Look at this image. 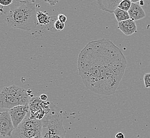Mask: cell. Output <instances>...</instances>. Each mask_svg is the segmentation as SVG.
<instances>
[{"label": "cell", "instance_id": "obj_1", "mask_svg": "<svg viewBox=\"0 0 150 138\" xmlns=\"http://www.w3.org/2000/svg\"><path fill=\"white\" fill-rule=\"evenodd\" d=\"M79 75L85 86L94 93L110 96L117 90L125 73L123 52L110 39L88 43L79 54Z\"/></svg>", "mask_w": 150, "mask_h": 138}, {"label": "cell", "instance_id": "obj_2", "mask_svg": "<svg viewBox=\"0 0 150 138\" xmlns=\"http://www.w3.org/2000/svg\"><path fill=\"white\" fill-rule=\"evenodd\" d=\"M36 13L35 1H13L6 21L9 27L29 31L37 26Z\"/></svg>", "mask_w": 150, "mask_h": 138}, {"label": "cell", "instance_id": "obj_3", "mask_svg": "<svg viewBox=\"0 0 150 138\" xmlns=\"http://www.w3.org/2000/svg\"><path fill=\"white\" fill-rule=\"evenodd\" d=\"M50 107V111L42 120V138H64L65 130L62 112L52 102Z\"/></svg>", "mask_w": 150, "mask_h": 138}, {"label": "cell", "instance_id": "obj_4", "mask_svg": "<svg viewBox=\"0 0 150 138\" xmlns=\"http://www.w3.org/2000/svg\"><path fill=\"white\" fill-rule=\"evenodd\" d=\"M30 95L24 88L13 84L3 88L0 92V107L11 109L20 105H28Z\"/></svg>", "mask_w": 150, "mask_h": 138}, {"label": "cell", "instance_id": "obj_5", "mask_svg": "<svg viewBox=\"0 0 150 138\" xmlns=\"http://www.w3.org/2000/svg\"><path fill=\"white\" fill-rule=\"evenodd\" d=\"M42 120L30 118V112L27 116L13 130L10 138H42Z\"/></svg>", "mask_w": 150, "mask_h": 138}, {"label": "cell", "instance_id": "obj_6", "mask_svg": "<svg viewBox=\"0 0 150 138\" xmlns=\"http://www.w3.org/2000/svg\"><path fill=\"white\" fill-rule=\"evenodd\" d=\"M51 102L42 101L39 97L31 98L30 101V113L32 119L41 120L50 111Z\"/></svg>", "mask_w": 150, "mask_h": 138}, {"label": "cell", "instance_id": "obj_7", "mask_svg": "<svg viewBox=\"0 0 150 138\" xmlns=\"http://www.w3.org/2000/svg\"><path fill=\"white\" fill-rule=\"evenodd\" d=\"M9 113L15 129L24 120L30 112L28 105H20L9 109Z\"/></svg>", "mask_w": 150, "mask_h": 138}, {"label": "cell", "instance_id": "obj_8", "mask_svg": "<svg viewBox=\"0 0 150 138\" xmlns=\"http://www.w3.org/2000/svg\"><path fill=\"white\" fill-rule=\"evenodd\" d=\"M14 129L9 112H0V136L10 137Z\"/></svg>", "mask_w": 150, "mask_h": 138}, {"label": "cell", "instance_id": "obj_9", "mask_svg": "<svg viewBox=\"0 0 150 138\" xmlns=\"http://www.w3.org/2000/svg\"><path fill=\"white\" fill-rule=\"evenodd\" d=\"M117 28L126 36L132 35L137 31V27L135 21L130 19L119 22Z\"/></svg>", "mask_w": 150, "mask_h": 138}, {"label": "cell", "instance_id": "obj_10", "mask_svg": "<svg viewBox=\"0 0 150 138\" xmlns=\"http://www.w3.org/2000/svg\"><path fill=\"white\" fill-rule=\"evenodd\" d=\"M121 1V0H103L97 1V3L100 10L105 12L114 13L115 10L118 8Z\"/></svg>", "mask_w": 150, "mask_h": 138}, {"label": "cell", "instance_id": "obj_11", "mask_svg": "<svg viewBox=\"0 0 150 138\" xmlns=\"http://www.w3.org/2000/svg\"><path fill=\"white\" fill-rule=\"evenodd\" d=\"M130 19L134 21L143 19L146 17L145 12L143 9L138 3L132 4V6L128 11Z\"/></svg>", "mask_w": 150, "mask_h": 138}, {"label": "cell", "instance_id": "obj_12", "mask_svg": "<svg viewBox=\"0 0 150 138\" xmlns=\"http://www.w3.org/2000/svg\"><path fill=\"white\" fill-rule=\"evenodd\" d=\"M36 18L38 23L40 25L47 26L50 24L51 17L48 16L47 13L41 11H39L36 13Z\"/></svg>", "mask_w": 150, "mask_h": 138}, {"label": "cell", "instance_id": "obj_13", "mask_svg": "<svg viewBox=\"0 0 150 138\" xmlns=\"http://www.w3.org/2000/svg\"><path fill=\"white\" fill-rule=\"evenodd\" d=\"M114 14L118 23L130 19L128 12L122 10L118 8L115 10Z\"/></svg>", "mask_w": 150, "mask_h": 138}, {"label": "cell", "instance_id": "obj_14", "mask_svg": "<svg viewBox=\"0 0 150 138\" xmlns=\"http://www.w3.org/2000/svg\"><path fill=\"white\" fill-rule=\"evenodd\" d=\"M132 4L130 0H122L119 4L118 8L128 12L132 6Z\"/></svg>", "mask_w": 150, "mask_h": 138}, {"label": "cell", "instance_id": "obj_15", "mask_svg": "<svg viewBox=\"0 0 150 138\" xmlns=\"http://www.w3.org/2000/svg\"><path fill=\"white\" fill-rule=\"evenodd\" d=\"M54 27L57 31H60L63 30L64 28H65V24L57 20V21L54 22Z\"/></svg>", "mask_w": 150, "mask_h": 138}, {"label": "cell", "instance_id": "obj_16", "mask_svg": "<svg viewBox=\"0 0 150 138\" xmlns=\"http://www.w3.org/2000/svg\"><path fill=\"white\" fill-rule=\"evenodd\" d=\"M144 82L145 87L150 88V73H146L144 76Z\"/></svg>", "mask_w": 150, "mask_h": 138}, {"label": "cell", "instance_id": "obj_17", "mask_svg": "<svg viewBox=\"0 0 150 138\" xmlns=\"http://www.w3.org/2000/svg\"><path fill=\"white\" fill-rule=\"evenodd\" d=\"M13 2V0H0V5L3 6H10Z\"/></svg>", "mask_w": 150, "mask_h": 138}, {"label": "cell", "instance_id": "obj_18", "mask_svg": "<svg viewBox=\"0 0 150 138\" xmlns=\"http://www.w3.org/2000/svg\"><path fill=\"white\" fill-rule=\"evenodd\" d=\"M57 18H58V20L59 21L63 22L64 24H65L66 22L67 19L66 15H63V14H59V15H58Z\"/></svg>", "mask_w": 150, "mask_h": 138}, {"label": "cell", "instance_id": "obj_19", "mask_svg": "<svg viewBox=\"0 0 150 138\" xmlns=\"http://www.w3.org/2000/svg\"><path fill=\"white\" fill-rule=\"evenodd\" d=\"M45 2L49 3L51 6H54L56 3H58L59 1H45Z\"/></svg>", "mask_w": 150, "mask_h": 138}, {"label": "cell", "instance_id": "obj_20", "mask_svg": "<svg viewBox=\"0 0 150 138\" xmlns=\"http://www.w3.org/2000/svg\"><path fill=\"white\" fill-rule=\"evenodd\" d=\"M40 98L42 101L45 102L48 98V96L45 93H43L42 95H41V96H40Z\"/></svg>", "mask_w": 150, "mask_h": 138}, {"label": "cell", "instance_id": "obj_21", "mask_svg": "<svg viewBox=\"0 0 150 138\" xmlns=\"http://www.w3.org/2000/svg\"><path fill=\"white\" fill-rule=\"evenodd\" d=\"M116 138H125V135H123V133L121 132H119L117 133L115 135Z\"/></svg>", "mask_w": 150, "mask_h": 138}, {"label": "cell", "instance_id": "obj_22", "mask_svg": "<svg viewBox=\"0 0 150 138\" xmlns=\"http://www.w3.org/2000/svg\"><path fill=\"white\" fill-rule=\"evenodd\" d=\"M138 4L141 6H144V1H143V0H141V1H139Z\"/></svg>", "mask_w": 150, "mask_h": 138}]
</instances>
